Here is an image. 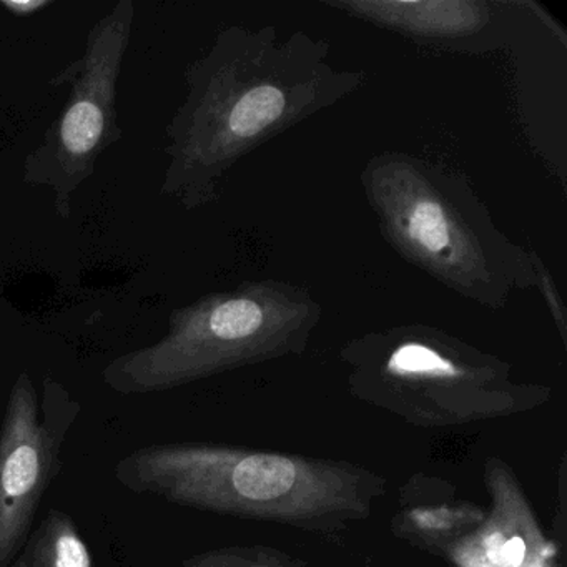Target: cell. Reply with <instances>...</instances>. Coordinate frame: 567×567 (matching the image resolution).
<instances>
[{
	"instance_id": "obj_9",
	"label": "cell",
	"mask_w": 567,
	"mask_h": 567,
	"mask_svg": "<svg viewBox=\"0 0 567 567\" xmlns=\"http://www.w3.org/2000/svg\"><path fill=\"white\" fill-rule=\"evenodd\" d=\"M491 509L483 523L444 554L456 567H556V546L540 529L533 507L504 461L484 466Z\"/></svg>"
},
{
	"instance_id": "obj_2",
	"label": "cell",
	"mask_w": 567,
	"mask_h": 567,
	"mask_svg": "<svg viewBox=\"0 0 567 567\" xmlns=\"http://www.w3.org/2000/svg\"><path fill=\"white\" fill-rule=\"evenodd\" d=\"M115 480L177 506L324 534L368 519L386 491L381 474L348 461L208 443L132 451Z\"/></svg>"
},
{
	"instance_id": "obj_4",
	"label": "cell",
	"mask_w": 567,
	"mask_h": 567,
	"mask_svg": "<svg viewBox=\"0 0 567 567\" xmlns=\"http://www.w3.org/2000/svg\"><path fill=\"white\" fill-rule=\"evenodd\" d=\"M354 396L421 427L503 420L543 406L550 391L514 380L493 354L427 327L367 334L341 351Z\"/></svg>"
},
{
	"instance_id": "obj_1",
	"label": "cell",
	"mask_w": 567,
	"mask_h": 567,
	"mask_svg": "<svg viewBox=\"0 0 567 567\" xmlns=\"http://www.w3.org/2000/svg\"><path fill=\"white\" fill-rule=\"evenodd\" d=\"M330 44L277 29L230 28L192 68L190 94L172 122L167 188L188 204L214 195L218 178L291 125L337 104L363 82L328 64Z\"/></svg>"
},
{
	"instance_id": "obj_6",
	"label": "cell",
	"mask_w": 567,
	"mask_h": 567,
	"mask_svg": "<svg viewBox=\"0 0 567 567\" xmlns=\"http://www.w3.org/2000/svg\"><path fill=\"white\" fill-rule=\"evenodd\" d=\"M78 411L59 384H49L44 408L28 373L12 386L0 424V567H11L28 539Z\"/></svg>"
},
{
	"instance_id": "obj_7",
	"label": "cell",
	"mask_w": 567,
	"mask_h": 567,
	"mask_svg": "<svg viewBox=\"0 0 567 567\" xmlns=\"http://www.w3.org/2000/svg\"><path fill=\"white\" fill-rule=\"evenodd\" d=\"M134 2L124 0L105 16L89 39L68 109L55 134L59 202L84 181L114 132L115 84L131 38Z\"/></svg>"
},
{
	"instance_id": "obj_3",
	"label": "cell",
	"mask_w": 567,
	"mask_h": 567,
	"mask_svg": "<svg viewBox=\"0 0 567 567\" xmlns=\"http://www.w3.org/2000/svg\"><path fill=\"white\" fill-rule=\"evenodd\" d=\"M361 184L394 250L456 293L503 308L513 291L539 287V258L494 225L463 175L384 154L368 164Z\"/></svg>"
},
{
	"instance_id": "obj_10",
	"label": "cell",
	"mask_w": 567,
	"mask_h": 567,
	"mask_svg": "<svg viewBox=\"0 0 567 567\" xmlns=\"http://www.w3.org/2000/svg\"><path fill=\"white\" fill-rule=\"evenodd\" d=\"M486 513L466 501H444L410 507L398 516L393 529L430 550L444 553L451 544L467 536L483 523Z\"/></svg>"
},
{
	"instance_id": "obj_8",
	"label": "cell",
	"mask_w": 567,
	"mask_h": 567,
	"mask_svg": "<svg viewBox=\"0 0 567 567\" xmlns=\"http://www.w3.org/2000/svg\"><path fill=\"white\" fill-rule=\"evenodd\" d=\"M340 9L423 44L464 54L504 49L556 22L533 2H343Z\"/></svg>"
},
{
	"instance_id": "obj_14",
	"label": "cell",
	"mask_w": 567,
	"mask_h": 567,
	"mask_svg": "<svg viewBox=\"0 0 567 567\" xmlns=\"http://www.w3.org/2000/svg\"><path fill=\"white\" fill-rule=\"evenodd\" d=\"M11 567H29L28 554H24V556L19 557V559L16 560V563L12 564Z\"/></svg>"
},
{
	"instance_id": "obj_5",
	"label": "cell",
	"mask_w": 567,
	"mask_h": 567,
	"mask_svg": "<svg viewBox=\"0 0 567 567\" xmlns=\"http://www.w3.org/2000/svg\"><path fill=\"white\" fill-rule=\"evenodd\" d=\"M318 318L320 307L298 288L244 285L178 310L161 341L112 361L104 383L121 394L158 393L301 353Z\"/></svg>"
},
{
	"instance_id": "obj_11",
	"label": "cell",
	"mask_w": 567,
	"mask_h": 567,
	"mask_svg": "<svg viewBox=\"0 0 567 567\" xmlns=\"http://www.w3.org/2000/svg\"><path fill=\"white\" fill-rule=\"evenodd\" d=\"M25 554L29 567H95L74 519L59 509L49 511Z\"/></svg>"
},
{
	"instance_id": "obj_13",
	"label": "cell",
	"mask_w": 567,
	"mask_h": 567,
	"mask_svg": "<svg viewBox=\"0 0 567 567\" xmlns=\"http://www.w3.org/2000/svg\"><path fill=\"white\" fill-rule=\"evenodd\" d=\"M49 4H51V2H48V0H42V2L41 0H29V2L4 0V2H2V6L16 16H31L34 14L35 11H39V9L48 8Z\"/></svg>"
},
{
	"instance_id": "obj_12",
	"label": "cell",
	"mask_w": 567,
	"mask_h": 567,
	"mask_svg": "<svg viewBox=\"0 0 567 567\" xmlns=\"http://www.w3.org/2000/svg\"><path fill=\"white\" fill-rule=\"evenodd\" d=\"M184 567H323L265 546H234L195 554Z\"/></svg>"
}]
</instances>
